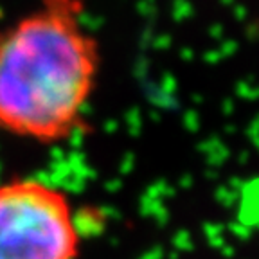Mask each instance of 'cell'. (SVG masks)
<instances>
[{
  "label": "cell",
  "mask_w": 259,
  "mask_h": 259,
  "mask_svg": "<svg viewBox=\"0 0 259 259\" xmlns=\"http://www.w3.org/2000/svg\"><path fill=\"white\" fill-rule=\"evenodd\" d=\"M83 13L81 0H40L0 29V132L58 144L83 124L101 70Z\"/></svg>",
  "instance_id": "1"
},
{
  "label": "cell",
  "mask_w": 259,
  "mask_h": 259,
  "mask_svg": "<svg viewBox=\"0 0 259 259\" xmlns=\"http://www.w3.org/2000/svg\"><path fill=\"white\" fill-rule=\"evenodd\" d=\"M83 236L70 196L36 177L0 182V259H79Z\"/></svg>",
  "instance_id": "2"
}]
</instances>
